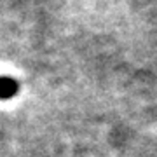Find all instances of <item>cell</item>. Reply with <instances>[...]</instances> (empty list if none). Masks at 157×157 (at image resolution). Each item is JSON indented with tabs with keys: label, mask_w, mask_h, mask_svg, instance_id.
Here are the masks:
<instances>
[{
	"label": "cell",
	"mask_w": 157,
	"mask_h": 157,
	"mask_svg": "<svg viewBox=\"0 0 157 157\" xmlns=\"http://www.w3.org/2000/svg\"><path fill=\"white\" fill-rule=\"evenodd\" d=\"M19 91V82L12 77L0 75V100H11Z\"/></svg>",
	"instance_id": "6da1fadb"
}]
</instances>
